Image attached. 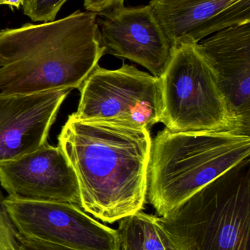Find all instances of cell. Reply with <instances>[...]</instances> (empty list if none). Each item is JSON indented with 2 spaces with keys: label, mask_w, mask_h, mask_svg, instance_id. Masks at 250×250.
I'll list each match as a JSON object with an SVG mask.
<instances>
[{
  "label": "cell",
  "mask_w": 250,
  "mask_h": 250,
  "mask_svg": "<svg viewBox=\"0 0 250 250\" xmlns=\"http://www.w3.org/2000/svg\"><path fill=\"white\" fill-rule=\"evenodd\" d=\"M58 143L77 178L84 211L113 224L143 209L152 145L148 129L72 114Z\"/></svg>",
  "instance_id": "1"
},
{
  "label": "cell",
  "mask_w": 250,
  "mask_h": 250,
  "mask_svg": "<svg viewBox=\"0 0 250 250\" xmlns=\"http://www.w3.org/2000/svg\"><path fill=\"white\" fill-rule=\"evenodd\" d=\"M97 13L0 31V93L78 89L105 54Z\"/></svg>",
  "instance_id": "2"
},
{
  "label": "cell",
  "mask_w": 250,
  "mask_h": 250,
  "mask_svg": "<svg viewBox=\"0 0 250 250\" xmlns=\"http://www.w3.org/2000/svg\"><path fill=\"white\" fill-rule=\"evenodd\" d=\"M250 154V135L165 128L152 141L147 199L161 217Z\"/></svg>",
  "instance_id": "3"
},
{
  "label": "cell",
  "mask_w": 250,
  "mask_h": 250,
  "mask_svg": "<svg viewBox=\"0 0 250 250\" xmlns=\"http://www.w3.org/2000/svg\"><path fill=\"white\" fill-rule=\"evenodd\" d=\"M183 250H250V160L159 217Z\"/></svg>",
  "instance_id": "4"
},
{
  "label": "cell",
  "mask_w": 250,
  "mask_h": 250,
  "mask_svg": "<svg viewBox=\"0 0 250 250\" xmlns=\"http://www.w3.org/2000/svg\"><path fill=\"white\" fill-rule=\"evenodd\" d=\"M160 80V123L166 129L174 132H233L227 105L214 72L196 44L173 48Z\"/></svg>",
  "instance_id": "5"
},
{
  "label": "cell",
  "mask_w": 250,
  "mask_h": 250,
  "mask_svg": "<svg viewBox=\"0 0 250 250\" xmlns=\"http://www.w3.org/2000/svg\"><path fill=\"white\" fill-rule=\"evenodd\" d=\"M76 118L149 129L161 122L162 91L159 78L124 64L117 70L99 65L80 89Z\"/></svg>",
  "instance_id": "6"
},
{
  "label": "cell",
  "mask_w": 250,
  "mask_h": 250,
  "mask_svg": "<svg viewBox=\"0 0 250 250\" xmlns=\"http://www.w3.org/2000/svg\"><path fill=\"white\" fill-rule=\"evenodd\" d=\"M4 204L19 234L74 250H119L117 230L68 203L5 197Z\"/></svg>",
  "instance_id": "7"
},
{
  "label": "cell",
  "mask_w": 250,
  "mask_h": 250,
  "mask_svg": "<svg viewBox=\"0 0 250 250\" xmlns=\"http://www.w3.org/2000/svg\"><path fill=\"white\" fill-rule=\"evenodd\" d=\"M214 72L233 133L250 132V21L222 29L196 44Z\"/></svg>",
  "instance_id": "8"
},
{
  "label": "cell",
  "mask_w": 250,
  "mask_h": 250,
  "mask_svg": "<svg viewBox=\"0 0 250 250\" xmlns=\"http://www.w3.org/2000/svg\"><path fill=\"white\" fill-rule=\"evenodd\" d=\"M97 18L105 54L128 59L161 78L171 58L167 36L150 4L116 7Z\"/></svg>",
  "instance_id": "9"
},
{
  "label": "cell",
  "mask_w": 250,
  "mask_h": 250,
  "mask_svg": "<svg viewBox=\"0 0 250 250\" xmlns=\"http://www.w3.org/2000/svg\"><path fill=\"white\" fill-rule=\"evenodd\" d=\"M0 184L8 196L68 203L81 208L74 170L61 148L48 142L30 154L0 163Z\"/></svg>",
  "instance_id": "10"
},
{
  "label": "cell",
  "mask_w": 250,
  "mask_h": 250,
  "mask_svg": "<svg viewBox=\"0 0 250 250\" xmlns=\"http://www.w3.org/2000/svg\"><path fill=\"white\" fill-rule=\"evenodd\" d=\"M70 89L32 95L0 93V163L41 148Z\"/></svg>",
  "instance_id": "11"
},
{
  "label": "cell",
  "mask_w": 250,
  "mask_h": 250,
  "mask_svg": "<svg viewBox=\"0 0 250 250\" xmlns=\"http://www.w3.org/2000/svg\"><path fill=\"white\" fill-rule=\"evenodd\" d=\"M172 48L250 21V0H151Z\"/></svg>",
  "instance_id": "12"
},
{
  "label": "cell",
  "mask_w": 250,
  "mask_h": 250,
  "mask_svg": "<svg viewBox=\"0 0 250 250\" xmlns=\"http://www.w3.org/2000/svg\"><path fill=\"white\" fill-rule=\"evenodd\" d=\"M118 222L119 250H179L158 216L139 211Z\"/></svg>",
  "instance_id": "13"
},
{
  "label": "cell",
  "mask_w": 250,
  "mask_h": 250,
  "mask_svg": "<svg viewBox=\"0 0 250 250\" xmlns=\"http://www.w3.org/2000/svg\"><path fill=\"white\" fill-rule=\"evenodd\" d=\"M68 0H25L23 13L32 21L50 22L55 20L57 13Z\"/></svg>",
  "instance_id": "14"
},
{
  "label": "cell",
  "mask_w": 250,
  "mask_h": 250,
  "mask_svg": "<svg viewBox=\"0 0 250 250\" xmlns=\"http://www.w3.org/2000/svg\"><path fill=\"white\" fill-rule=\"evenodd\" d=\"M4 198L0 189V250H20L19 233L6 209Z\"/></svg>",
  "instance_id": "15"
},
{
  "label": "cell",
  "mask_w": 250,
  "mask_h": 250,
  "mask_svg": "<svg viewBox=\"0 0 250 250\" xmlns=\"http://www.w3.org/2000/svg\"><path fill=\"white\" fill-rule=\"evenodd\" d=\"M19 245L20 250H74L56 244L26 237L21 234H19Z\"/></svg>",
  "instance_id": "16"
},
{
  "label": "cell",
  "mask_w": 250,
  "mask_h": 250,
  "mask_svg": "<svg viewBox=\"0 0 250 250\" xmlns=\"http://www.w3.org/2000/svg\"><path fill=\"white\" fill-rule=\"evenodd\" d=\"M124 1L125 0H84V6L88 11L98 15L107 10L124 6Z\"/></svg>",
  "instance_id": "17"
},
{
  "label": "cell",
  "mask_w": 250,
  "mask_h": 250,
  "mask_svg": "<svg viewBox=\"0 0 250 250\" xmlns=\"http://www.w3.org/2000/svg\"><path fill=\"white\" fill-rule=\"evenodd\" d=\"M25 0H0V5L6 4L9 5L12 9L13 7L19 9L21 6H23Z\"/></svg>",
  "instance_id": "18"
},
{
  "label": "cell",
  "mask_w": 250,
  "mask_h": 250,
  "mask_svg": "<svg viewBox=\"0 0 250 250\" xmlns=\"http://www.w3.org/2000/svg\"><path fill=\"white\" fill-rule=\"evenodd\" d=\"M177 248H178V247H177ZM179 250H183L181 249V248H179Z\"/></svg>",
  "instance_id": "19"
}]
</instances>
